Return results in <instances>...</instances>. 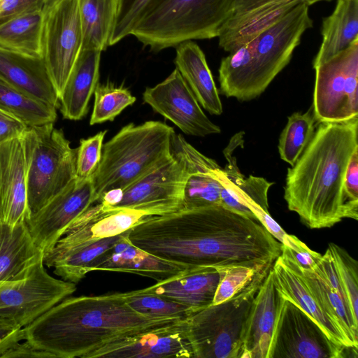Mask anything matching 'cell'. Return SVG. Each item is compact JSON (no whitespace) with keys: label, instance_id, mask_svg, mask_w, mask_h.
Wrapping results in <instances>:
<instances>
[{"label":"cell","instance_id":"cell-7","mask_svg":"<svg viewBox=\"0 0 358 358\" xmlns=\"http://www.w3.org/2000/svg\"><path fill=\"white\" fill-rule=\"evenodd\" d=\"M21 138L31 215L76 179L77 148L54 123L29 127Z\"/></svg>","mask_w":358,"mask_h":358},{"label":"cell","instance_id":"cell-15","mask_svg":"<svg viewBox=\"0 0 358 358\" xmlns=\"http://www.w3.org/2000/svg\"><path fill=\"white\" fill-rule=\"evenodd\" d=\"M143 99L186 134L205 137L221 132L220 127L206 115L176 68L162 82L147 87Z\"/></svg>","mask_w":358,"mask_h":358},{"label":"cell","instance_id":"cell-37","mask_svg":"<svg viewBox=\"0 0 358 358\" xmlns=\"http://www.w3.org/2000/svg\"><path fill=\"white\" fill-rule=\"evenodd\" d=\"M94 94V103L90 120V125L113 121L123 110L136 101L131 92L111 83H98Z\"/></svg>","mask_w":358,"mask_h":358},{"label":"cell","instance_id":"cell-20","mask_svg":"<svg viewBox=\"0 0 358 358\" xmlns=\"http://www.w3.org/2000/svg\"><path fill=\"white\" fill-rule=\"evenodd\" d=\"M171 153L184 163L186 179L182 208L220 205L222 185L214 173L220 165L190 145L180 134L173 135Z\"/></svg>","mask_w":358,"mask_h":358},{"label":"cell","instance_id":"cell-17","mask_svg":"<svg viewBox=\"0 0 358 358\" xmlns=\"http://www.w3.org/2000/svg\"><path fill=\"white\" fill-rule=\"evenodd\" d=\"M333 0H234L230 15L222 26L218 45L231 52L277 22L300 3L310 6Z\"/></svg>","mask_w":358,"mask_h":358},{"label":"cell","instance_id":"cell-22","mask_svg":"<svg viewBox=\"0 0 358 358\" xmlns=\"http://www.w3.org/2000/svg\"><path fill=\"white\" fill-rule=\"evenodd\" d=\"M220 275V268L189 267L146 289L185 306L194 313L213 304Z\"/></svg>","mask_w":358,"mask_h":358},{"label":"cell","instance_id":"cell-6","mask_svg":"<svg viewBox=\"0 0 358 358\" xmlns=\"http://www.w3.org/2000/svg\"><path fill=\"white\" fill-rule=\"evenodd\" d=\"M234 0H159L131 32L154 52L192 40L217 38Z\"/></svg>","mask_w":358,"mask_h":358},{"label":"cell","instance_id":"cell-29","mask_svg":"<svg viewBox=\"0 0 358 358\" xmlns=\"http://www.w3.org/2000/svg\"><path fill=\"white\" fill-rule=\"evenodd\" d=\"M321 34V45L313 61L314 69L358 38V0H337L332 13L322 20Z\"/></svg>","mask_w":358,"mask_h":358},{"label":"cell","instance_id":"cell-27","mask_svg":"<svg viewBox=\"0 0 358 358\" xmlns=\"http://www.w3.org/2000/svg\"><path fill=\"white\" fill-rule=\"evenodd\" d=\"M101 53L82 50L59 97L64 118L80 120L87 115L90 98L99 83Z\"/></svg>","mask_w":358,"mask_h":358},{"label":"cell","instance_id":"cell-10","mask_svg":"<svg viewBox=\"0 0 358 358\" xmlns=\"http://www.w3.org/2000/svg\"><path fill=\"white\" fill-rule=\"evenodd\" d=\"M314 69L312 109L317 124L358 117V38Z\"/></svg>","mask_w":358,"mask_h":358},{"label":"cell","instance_id":"cell-2","mask_svg":"<svg viewBox=\"0 0 358 358\" xmlns=\"http://www.w3.org/2000/svg\"><path fill=\"white\" fill-rule=\"evenodd\" d=\"M181 319L143 315L124 292L66 297L27 326L24 340L59 358H86L113 339Z\"/></svg>","mask_w":358,"mask_h":358},{"label":"cell","instance_id":"cell-28","mask_svg":"<svg viewBox=\"0 0 358 358\" xmlns=\"http://www.w3.org/2000/svg\"><path fill=\"white\" fill-rule=\"evenodd\" d=\"M44 253L36 245L26 222L16 226L0 224V280H22L43 259Z\"/></svg>","mask_w":358,"mask_h":358},{"label":"cell","instance_id":"cell-45","mask_svg":"<svg viewBox=\"0 0 358 358\" xmlns=\"http://www.w3.org/2000/svg\"><path fill=\"white\" fill-rule=\"evenodd\" d=\"M22 329L14 320L0 316V358L14 343L24 340Z\"/></svg>","mask_w":358,"mask_h":358},{"label":"cell","instance_id":"cell-41","mask_svg":"<svg viewBox=\"0 0 358 358\" xmlns=\"http://www.w3.org/2000/svg\"><path fill=\"white\" fill-rule=\"evenodd\" d=\"M106 132V130L101 131L93 136L80 141V145L77 148L76 178H90L96 171L101 158Z\"/></svg>","mask_w":358,"mask_h":358},{"label":"cell","instance_id":"cell-11","mask_svg":"<svg viewBox=\"0 0 358 358\" xmlns=\"http://www.w3.org/2000/svg\"><path fill=\"white\" fill-rule=\"evenodd\" d=\"M344 347L333 342L312 317L282 295L267 358H341Z\"/></svg>","mask_w":358,"mask_h":358},{"label":"cell","instance_id":"cell-30","mask_svg":"<svg viewBox=\"0 0 358 358\" xmlns=\"http://www.w3.org/2000/svg\"><path fill=\"white\" fill-rule=\"evenodd\" d=\"M121 234L92 242L78 250L63 253L45 252L43 264L54 268V273L62 280L73 283L80 282L107 255Z\"/></svg>","mask_w":358,"mask_h":358},{"label":"cell","instance_id":"cell-42","mask_svg":"<svg viewBox=\"0 0 358 358\" xmlns=\"http://www.w3.org/2000/svg\"><path fill=\"white\" fill-rule=\"evenodd\" d=\"M243 203L255 214L257 221L279 242L295 251H301L308 247L296 236L289 235L273 220L268 211L248 198H243Z\"/></svg>","mask_w":358,"mask_h":358},{"label":"cell","instance_id":"cell-26","mask_svg":"<svg viewBox=\"0 0 358 358\" xmlns=\"http://www.w3.org/2000/svg\"><path fill=\"white\" fill-rule=\"evenodd\" d=\"M174 63L200 106L211 115H220L223 108L219 91L201 48L193 41L176 47Z\"/></svg>","mask_w":358,"mask_h":358},{"label":"cell","instance_id":"cell-33","mask_svg":"<svg viewBox=\"0 0 358 358\" xmlns=\"http://www.w3.org/2000/svg\"><path fill=\"white\" fill-rule=\"evenodd\" d=\"M43 8L0 23V47L21 55L41 57Z\"/></svg>","mask_w":358,"mask_h":358},{"label":"cell","instance_id":"cell-8","mask_svg":"<svg viewBox=\"0 0 358 358\" xmlns=\"http://www.w3.org/2000/svg\"><path fill=\"white\" fill-rule=\"evenodd\" d=\"M267 274L258 277L231 298L185 319L194 358L242 357L255 296Z\"/></svg>","mask_w":358,"mask_h":358},{"label":"cell","instance_id":"cell-43","mask_svg":"<svg viewBox=\"0 0 358 358\" xmlns=\"http://www.w3.org/2000/svg\"><path fill=\"white\" fill-rule=\"evenodd\" d=\"M43 5V0H0V23Z\"/></svg>","mask_w":358,"mask_h":358},{"label":"cell","instance_id":"cell-35","mask_svg":"<svg viewBox=\"0 0 358 358\" xmlns=\"http://www.w3.org/2000/svg\"><path fill=\"white\" fill-rule=\"evenodd\" d=\"M316 122L312 108L306 113L296 112L289 115L278 141L280 159L294 166L311 140Z\"/></svg>","mask_w":358,"mask_h":358},{"label":"cell","instance_id":"cell-48","mask_svg":"<svg viewBox=\"0 0 358 358\" xmlns=\"http://www.w3.org/2000/svg\"><path fill=\"white\" fill-rule=\"evenodd\" d=\"M344 192L347 201H358V150L355 151L347 166Z\"/></svg>","mask_w":358,"mask_h":358},{"label":"cell","instance_id":"cell-19","mask_svg":"<svg viewBox=\"0 0 358 358\" xmlns=\"http://www.w3.org/2000/svg\"><path fill=\"white\" fill-rule=\"evenodd\" d=\"M0 215L3 223L13 227L30 216L21 137L0 144Z\"/></svg>","mask_w":358,"mask_h":358},{"label":"cell","instance_id":"cell-23","mask_svg":"<svg viewBox=\"0 0 358 358\" xmlns=\"http://www.w3.org/2000/svg\"><path fill=\"white\" fill-rule=\"evenodd\" d=\"M0 80L48 105L58 108L59 96L42 57L0 47Z\"/></svg>","mask_w":358,"mask_h":358},{"label":"cell","instance_id":"cell-9","mask_svg":"<svg viewBox=\"0 0 358 358\" xmlns=\"http://www.w3.org/2000/svg\"><path fill=\"white\" fill-rule=\"evenodd\" d=\"M78 0H52L43 5L41 57L59 97L82 52Z\"/></svg>","mask_w":358,"mask_h":358},{"label":"cell","instance_id":"cell-3","mask_svg":"<svg viewBox=\"0 0 358 358\" xmlns=\"http://www.w3.org/2000/svg\"><path fill=\"white\" fill-rule=\"evenodd\" d=\"M317 125L303 152L287 169L284 187L289 210L310 229L331 227L345 218V175L358 150V117Z\"/></svg>","mask_w":358,"mask_h":358},{"label":"cell","instance_id":"cell-40","mask_svg":"<svg viewBox=\"0 0 358 358\" xmlns=\"http://www.w3.org/2000/svg\"><path fill=\"white\" fill-rule=\"evenodd\" d=\"M328 248L334 257L353 315L358 320V262L345 250L334 243H329Z\"/></svg>","mask_w":358,"mask_h":358},{"label":"cell","instance_id":"cell-12","mask_svg":"<svg viewBox=\"0 0 358 358\" xmlns=\"http://www.w3.org/2000/svg\"><path fill=\"white\" fill-rule=\"evenodd\" d=\"M76 290L75 283L50 275L43 259L22 280H0V316L24 327Z\"/></svg>","mask_w":358,"mask_h":358},{"label":"cell","instance_id":"cell-36","mask_svg":"<svg viewBox=\"0 0 358 358\" xmlns=\"http://www.w3.org/2000/svg\"><path fill=\"white\" fill-rule=\"evenodd\" d=\"M124 298L134 310L150 317L185 320L192 314L185 306L146 288L124 292Z\"/></svg>","mask_w":358,"mask_h":358},{"label":"cell","instance_id":"cell-21","mask_svg":"<svg viewBox=\"0 0 358 358\" xmlns=\"http://www.w3.org/2000/svg\"><path fill=\"white\" fill-rule=\"evenodd\" d=\"M282 299L271 267L255 296L241 358H267Z\"/></svg>","mask_w":358,"mask_h":358},{"label":"cell","instance_id":"cell-25","mask_svg":"<svg viewBox=\"0 0 358 358\" xmlns=\"http://www.w3.org/2000/svg\"><path fill=\"white\" fill-rule=\"evenodd\" d=\"M272 269L281 294L312 317L333 342L342 346L358 348L342 326L329 316L318 303L299 272L287 265L280 255L275 259Z\"/></svg>","mask_w":358,"mask_h":358},{"label":"cell","instance_id":"cell-4","mask_svg":"<svg viewBox=\"0 0 358 358\" xmlns=\"http://www.w3.org/2000/svg\"><path fill=\"white\" fill-rule=\"evenodd\" d=\"M313 25L309 6L300 3L230 52L218 69L220 93L240 101L259 96L289 64L303 34Z\"/></svg>","mask_w":358,"mask_h":358},{"label":"cell","instance_id":"cell-46","mask_svg":"<svg viewBox=\"0 0 358 358\" xmlns=\"http://www.w3.org/2000/svg\"><path fill=\"white\" fill-rule=\"evenodd\" d=\"M280 254L289 257L301 269L310 271L315 269L317 264L322 257L321 254L309 248L301 251H295L282 244Z\"/></svg>","mask_w":358,"mask_h":358},{"label":"cell","instance_id":"cell-16","mask_svg":"<svg viewBox=\"0 0 358 358\" xmlns=\"http://www.w3.org/2000/svg\"><path fill=\"white\" fill-rule=\"evenodd\" d=\"M194 358L185 320L119 337L86 358Z\"/></svg>","mask_w":358,"mask_h":358},{"label":"cell","instance_id":"cell-13","mask_svg":"<svg viewBox=\"0 0 358 358\" xmlns=\"http://www.w3.org/2000/svg\"><path fill=\"white\" fill-rule=\"evenodd\" d=\"M187 173L177 156L158 165L123 189L120 202L111 210L131 209L162 215L182 208Z\"/></svg>","mask_w":358,"mask_h":358},{"label":"cell","instance_id":"cell-18","mask_svg":"<svg viewBox=\"0 0 358 358\" xmlns=\"http://www.w3.org/2000/svg\"><path fill=\"white\" fill-rule=\"evenodd\" d=\"M152 216L155 215L131 209L104 211L99 202L94 203L71 224L48 252L63 254L78 250L97 240L121 234Z\"/></svg>","mask_w":358,"mask_h":358},{"label":"cell","instance_id":"cell-44","mask_svg":"<svg viewBox=\"0 0 358 358\" xmlns=\"http://www.w3.org/2000/svg\"><path fill=\"white\" fill-rule=\"evenodd\" d=\"M28 127L21 120L0 110V144L22 137Z\"/></svg>","mask_w":358,"mask_h":358},{"label":"cell","instance_id":"cell-24","mask_svg":"<svg viewBox=\"0 0 358 358\" xmlns=\"http://www.w3.org/2000/svg\"><path fill=\"white\" fill-rule=\"evenodd\" d=\"M189 266L159 257L134 245L128 230L121 234L107 255L94 271L127 272L163 281L184 271Z\"/></svg>","mask_w":358,"mask_h":358},{"label":"cell","instance_id":"cell-14","mask_svg":"<svg viewBox=\"0 0 358 358\" xmlns=\"http://www.w3.org/2000/svg\"><path fill=\"white\" fill-rule=\"evenodd\" d=\"M95 203L91 178H76L26 220L36 245L44 254L50 250L71 224Z\"/></svg>","mask_w":358,"mask_h":358},{"label":"cell","instance_id":"cell-38","mask_svg":"<svg viewBox=\"0 0 358 358\" xmlns=\"http://www.w3.org/2000/svg\"><path fill=\"white\" fill-rule=\"evenodd\" d=\"M159 1L118 0L117 16L110 39V46L131 35L139 22Z\"/></svg>","mask_w":358,"mask_h":358},{"label":"cell","instance_id":"cell-34","mask_svg":"<svg viewBox=\"0 0 358 358\" xmlns=\"http://www.w3.org/2000/svg\"><path fill=\"white\" fill-rule=\"evenodd\" d=\"M0 110L29 127L54 123L57 108L36 99L0 80Z\"/></svg>","mask_w":358,"mask_h":358},{"label":"cell","instance_id":"cell-47","mask_svg":"<svg viewBox=\"0 0 358 358\" xmlns=\"http://www.w3.org/2000/svg\"><path fill=\"white\" fill-rule=\"evenodd\" d=\"M50 358L53 355L46 351L38 349L26 340L14 343L1 355V358Z\"/></svg>","mask_w":358,"mask_h":358},{"label":"cell","instance_id":"cell-31","mask_svg":"<svg viewBox=\"0 0 358 358\" xmlns=\"http://www.w3.org/2000/svg\"><path fill=\"white\" fill-rule=\"evenodd\" d=\"M280 255L287 265L299 272L327 313L342 326L348 337L358 345V320L355 318L348 301L330 287L314 271L301 269L289 257Z\"/></svg>","mask_w":358,"mask_h":358},{"label":"cell","instance_id":"cell-39","mask_svg":"<svg viewBox=\"0 0 358 358\" xmlns=\"http://www.w3.org/2000/svg\"><path fill=\"white\" fill-rule=\"evenodd\" d=\"M270 268L257 269L245 266L220 268V279L213 304H217L231 298L258 277L266 275Z\"/></svg>","mask_w":358,"mask_h":358},{"label":"cell","instance_id":"cell-49","mask_svg":"<svg viewBox=\"0 0 358 358\" xmlns=\"http://www.w3.org/2000/svg\"><path fill=\"white\" fill-rule=\"evenodd\" d=\"M52 0H43V3L44 4L47 3H49L50 1H52Z\"/></svg>","mask_w":358,"mask_h":358},{"label":"cell","instance_id":"cell-1","mask_svg":"<svg viewBox=\"0 0 358 358\" xmlns=\"http://www.w3.org/2000/svg\"><path fill=\"white\" fill-rule=\"evenodd\" d=\"M136 246L189 267H272L282 243L258 221L221 205L182 208L128 230Z\"/></svg>","mask_w":358,"mask_h":358},{"label":"cell","instance_id":"cell-32","mask_svg":"<svg viewBox=\"0 0 358 358\" xmlns=\"http://www.w3.org/2000/svg\"><path fill=\"white\" fill-rule=\"evenodd\" d=\"M78 3L83 50H106L110 46L118 0H78Z\"/></svg>","mask_w":358,"mask_h":358},{"label":"cell","instance_id":"cell-5","mask_svg":"<svg viewBox=\"0 0 358 358\" xmlns=\"http://www.w3.org/2000/svg\"><path fill=\"white\" fill-rule=\"evenodd\" d=\"M173 128L155 120L129 123L103 145L91 177L95 202L108 190L125 189L170 159Z\"/></svg>","mask_w":358,"mask_h":358},{"label":"cell","instance_id":"cell-50","mask_svg":"<svg viewBox=\"0 0 358 358\" xmlns=\"http://www.w3.org/2000/svg\"><path fill=\"white\" fill-rule=\"evenodd\" d=\"M1 223H3V222H2L1 217V215H0V224H1Z\"/></svg>","mask_w":358,"mask_h":358}]
</instances>
